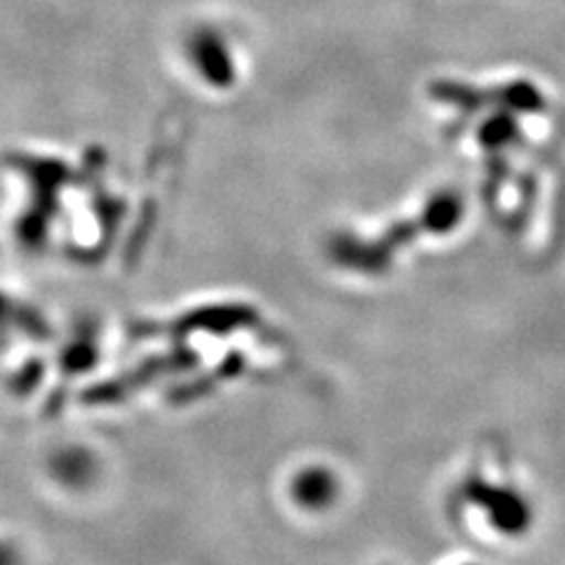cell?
I'll return each mask as SVG.
<instances>
[{"label":"cell","mask_w":565,"mask_h":565,"mask_svg":"<svg viewBox=\"0 0 565 565\" xmlns=\"http://www.w3.org/2000/svg\"><path fill=\"white\" fill-rule=\"evenodd\" d=\"M462 471L465 476L450 492V511L459 527L500 542L530 533L535 519L533 500L498 450H481Z\"/></svg>","instance_id":"cell-1"}]
</instances>
